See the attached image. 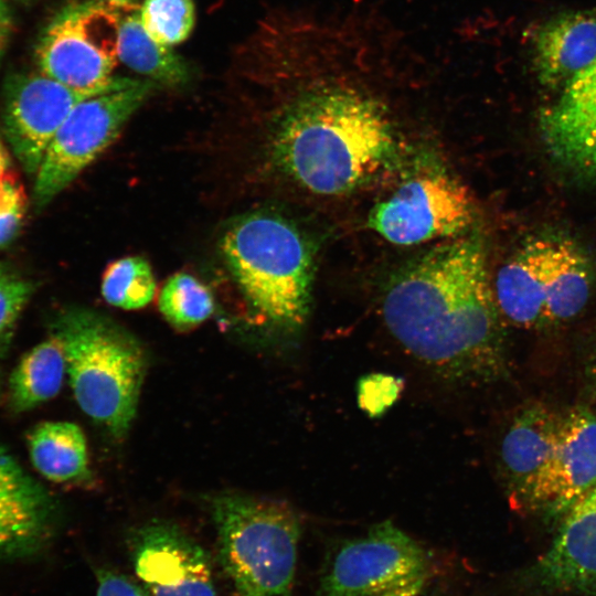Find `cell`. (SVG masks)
Segmentation results:
<instances>
[{
    "label": "cell",
    "instance_id": "6da1fadb",
    "mask_svg": "<svg viewBox=\"0 0 596 596\" xmlns=\"http://www.w3.org/2000/svg\"><path fill=\"white\" fill-rule=\"evenodd\" d=\"M382 311L402 347L446 382L478 386L508 371L502 315L476 237L447 242L404 265L385 289Z\"/></svg>",
    "mask_w": 596,
    "mask_h": 596
},
{
    "label": "cell",
    "instance_id": "7a4b0ae2",
    "mask_svg": "<svg viewBox=\"0 0 596 596\" xmlns=\"http://www.w3.org/2000/svg\"><path fill=\"white\" fill-rule=\"evenodd\" d=\"M221 249L244 297L266 321L287 329L304 323L312 253L292 223L273 213L245 215L226 230Z\"/></svg>",
    "mask_w": 596,
    "mask_h": 596
},
{
    "label": "cell",
    "instance_id": "3957f363",
    "mask_svg": "<svg viewBox=\"0 0 596 596\" xmlns=\"http://www.w3.org/2000/svg\"><path fill=\"white\" fill-rule=\"evenodd\" d=\"M66 371L82 411L113 437L124 438L136 415L146 373L138 340L97 313L76 310L57 320Z\"/></svg>",
    "mask_w": 596,
    "mask_h": 596
},
{
    "label": "cell",
    "instance_id": "277c9868",
    "mask_svg": "<svg viewBox=\"0 0 596 596\" xmlns=\"http://www.w3.org/2000/svg\"><path fill=\"white\" fill-rule=\"evenodd\" d=\"M220 562L240 596H287L300 539V522L285 503L242 494L211 501Z\"/></svg>",
    "mask_w": 596,
    "mask_h": 596
},
{
    "label": "cell",
    "instance_id": "5b68a950",
    "mask_svg": "<svg viewBox=\"0 0 596 596\" xmlns=\"http://www.w3.org/2000/svg\"><path fill=\"white\" fill-rule=\"evenodd\" d=\"M590 264L572 241L541 237L526 242L499 269L493 291L512 324L544 329L575 318L588 302Z\"/></svg>",
    "mask_w": 596,
    "mask_h": 596
},
{
    "label": "cell",
    "instance_id": "8992f818",
    "mask_svg": "<svg viewBox=\"0 0 596 596\" xmlns=\"http://www.w3.org/2000/svg\"><path fill=\"white\" fill-rule=\"evenodd\" d=\"M155 85L149 79L116 78L108 89L86 97L72 109L36 171L38 207L50 203L117 138Z\"/></svg>",
    "mask_w": 596,
    "mask_h": 596
},
{
    "label": "cell",
    "instance_id": "52a82bcc",
    "mask_svg": "<svg viewBox=\"0 0 596 596\" xmlns=\"http://www.w3.org/2000/svg\"><path fill=\"white\" fill-rule=\"evenodd\" d=\"M433 574L428 552L385 521L339 549L316 596H417Z\"/></svg>",
    "mask_w": 596,
    "mask_h": 596
},
{
    "label": "cell",
    "instance_id": "ba28073f",
    "mask_svg": "<svg viewBox=\"0 0 596 596\" xmlns=\"http://www.w3.org/2000/svg\"><path fill=\"white\" fill-rule=\"evenodd\" d=\"M120 14L102 1H86L63 10L43 34L38 60L42 73L65 86L98 94L115 82Z\"/></svg>",
    "mask_w": 596,
    "mask_h": 596
},
{
    "label": "cell",
    "instance_id": "9c48e42d",
    "mask_svg": "<svg viewBox=\"0 0 596 596\" xmlns=\"http://www.w3.org/2000/svg\"><path fill=\"white\" fill-rule=\"evenodd\" d=\"M466 188L444 171H422L370 212L369 226L396 245L459 235L472 221Z\"/></svg>",
    "mask_w": 596,
    "mask_h": 596
},
{
    "label": "cell",
    "instance_id": "30bf717a",
    "mask_svg": "<svg viewBox=\"0 0 596 596\" xmlns=\"http://www.w3.org/2000/svg\"><path fill=\"white\" fill-rule=\"evenodd\" d=\"M129 550L149 596H216L207 554L178 525L146 522L130 535Z\"/></svg>",
    "mask_w": 596,
    "mask_h": 596
},
{
    "label": "cell",
    "instance_id": "8fae6325",
    "mask_svg": "<svg viewBox=\"0 0 596 596\" xmlns=\"http://www.w3.org/2000/svg\"><path fill=\"white\" fill-rule=\"evenodd\" d=\"M92 95L95 94L70 88L43 73L12 81L7 93L6 134L28 172L36 173L49 145L72 109Z\"/></svg>",
    "mask_w": 596,
    "mask_h": 596
},
{
    "label": "cell",
    "instance_id": "7c38bea8",
    "mask_svg": "<svg viewBox=\"0 0 596 596\" xmlns=\"http://www.w3.org/2000/svg\"><path fill=\"white\" fill-rule=\"evenodd\" d=\"M596 487V413L584 406L563 412L554 454L540 476L525 511L560 520Z\"/></svg>",
    "mask_w": 596,
    "mask_h": 596
},
{
    "label": "cell",
    "instance_id": "4fadbf2b",
    "mask_svg": "<svg viewBox=\"0 0 596 596\" xmlns=\"http://www.w3.org/2000/svg\"><path fill=\"white\" fill-rule=\"evenodd\" d=\"M525 583L544 593L596 596V487L558 520L550 547L526 570Z\"/></svg>",
    "mask_w": 596,
    "mask_h": 596
},
{
    "label": "cell",
    "instance_id": "5bb4252c",
    "mask_svg": "<svg viewBox=\"0 0 596 596\" xmlns=\"http://www.w3.org/2000/svg\"><path fill=\"white\" fill-rule=\"evenodd\" d=\"M56 504L0 444V560L39 554L52 539Z\"/></svg>",
    "mask_w": 596,
    "mask_h": 596
},
{
    "label": "cell",
    "instance_id": "9a60e30c",
    "mask_svg": "<svg viewBox=\"0 0 596 596\" xmlns=\"http://www.w3.org/2000/svg\"><path fill=\"white\" fill-rule=\"evenodd\" d=\"M541 127L554 159L576 174H596V60L563 86Z\"/></svg>",
    "mask_w": 596,
    "mask_h": 596
},
{
    "label": "cell",
    "instance_id": "2e32d148",
    "mask_svg": "<svg viewBox=\"0 0 596 596\" xmlns=\"http://www.w3.org/2000/svg\"><path fill=\"white\" fill-rule=\"evenodd\" d=\"M563 413L543 403L523 406L500 446V469L511 503L526 510L532 491L556 448Z\"/></svg>",
    "mask_w": 596,
    "mask_h": 596
},
{
    "label": "cell",
    "instance_id": "e0dca14e",
    "mask_svg": "<svg viewBox=\"0 0 596 596\" xmlns=\"http://www.w3.org/2000/svg\"><path fill=\"white\" fill-rule=\"evenodd\" d=\"M596 60V11L562 13L546 21L534 39V68L540 83L564 86Z\"/></svg>",
    "mask_w": 596,
    "mask_h": 596
},
{
    "label": "cell",
    "instance_id": "ac0fdd59",
    "mask_svg": "<svg viewBox=\"0 0 596 596\" xmlns=\"http://www.w3.org/2000/svg\"><path fill=\"white\" fill-rule=\"evenodd\" d=\"M29 450L36 470L54 482L91 479L86 439L74 423L40 424L29 437Z\"/></svg>",
    "mask_w": 596,
    "mask_h": 596
},
{
    "label": "cell",
    "instance_id": "d6986e66",
    "mask_svg": "<svg viewBox=\"0 0 596 596\" xmlns=\"http://www.w3.org/2000/svg\"><path fill=\"white\" fill-rule=\"evenodd\" d=\"M66 361L60 339L52 334L23 355L9 380L10 401L18 412L54 397L63 383Z\"/></svg>",
    "mask_w": 596,
    "mask_h": 596
},
{
    "label": "cell",
    "instance_id": "ffe728a7",
    "mask_svg": "<svg viewBox=\"0 0 596 596\" xmlns=\"http://www.w3.org/2000/svg\"><path fill=\"white\" fill-rule=\"evenodd\" d=\"M120 17L118 58L149 81L180 85L189 79L187 64L146 31L137 8Z\"/></svg>",
    "mask_w": 596,
    "mask_h": 596
},
{
    "label": "cell",
    "instance_id": "44dd1931",
    "mask_svg": "<svg viewBox=\"0 0 596 596\" xmlns=\"http://www.w3.org/2000/svg\"><path fill=\"white\" fill-rule=\"evenodd\" d=\"M209 288L194 276L178 273L164 284L159 295V309L175 328L188 329L206 320L214 311Z\"/></svg>",
    "mask_w": 596,
    "mask_h": 596
},
{
    "label": "cell",
    "instance_id": "7402d4cb",
    "mask_svg": "<svg viewBox=\"0 0 596 596\" xmlns=\"http://www.w3.org/2000/svg\"><path fill=\"white\" fill-rule=\"evenodd\" d=\"M156 281L150 265L139 256L111 263L104 273L102 294L105 300L121 309H140L153 298Z\"/></svg>",
    "mask_w": 596,
    "mask_h": 596
},
{
    "label": "cell",
    "instance_id": "603a6c76",
    "mask_svg": "<svg viewBox=\"0 0 596 596\" xmlns=\"http://www.w3.org/2000/svg\"><path fill=\"white\" fill-rule=\"evenodd\" d=\"M139 15L151 38L171 46L190 35L194 26L195 9L192 0H145Z\"/></svg>",
    "mask_w": 596,
    "mask_h": 596
},
{
    "label": "cell",
    "instance_id": "cb8c5ba5",
    "mask_svg": "<svg viewBox=\"0 0 596 596\" xmlns=\"http://www.w3.org/2000/svg\"><path fill=\"white\" fill-rule=\"evenodd\" d=\"M26 209V195L19 178L11 171L0 177V247L19 231Z\"/></svg>",
    "mask_w": 596,
    "mask_h": 596
},
{
    "label": "cell",
    "instance_id": "d4e9b609",
    "mask_svg": "<svg viewBox=\"0 0 596 596\" xmlns=\"http://www.w3.org/2000/svg\"><path fill=\"white\" fill-rule=\"evenodd\" d=\"M402 387V380L393 375H365L358 382V404L369 416L377 417L395 403Z\"/></svg>",
    "mask_w": 596,
    "mask_h": 596
},
{
    "label": "cell",
    "instance_id": "484cf974",
    "mask_svg": "<svg viewBox=\"0 0 596 596\" xmlns=\"http://www.w3.org/2000/svg\"><path fill=\"white\" fill-rule=\"evenodd\" d=\"M31 295V284L6 272L0 275V360L10 330Z\"/></svg>",
    "mask_w": 596,
    "mask_h": 596
},
{
    "label": "cell",
    "instance_id": "4316f807",
    "mask_svg": "<svg viewBox=\"0 0 596 596\" xmlns=\"http://www.w3.org/2000/svg\"><path fill=\"white\" fill-rule=\"evenodd\" d=\"M96 576V596H149L142 586L114 571L102 568Z\"/></svg>",
    "mask_w": 596,
    "mask_h": 596
},
{
    "label": "cell",
    "instance_id": "83f0119b",
    "mask_svg": "<svg viewBox=\"0 0 596 596\" xmlns=\"http://www.w3.org/2000/svg\"><path fill=\"white\" fill-rule=\"evenodd\" d=\"M585 362V372L588 386L596 404V342L593 344L589 352L587 353ZM594 412L596 413V411Z\"/></svg>",
    "mask_w": 596,
    "mask_h": 596
},
{
    "label": "cell",
    "instance_id": "f1b7e54d",
    "mask_svg": "<svg viewBox=\"0 0 596 596\" xmlns=\"http://www.w3.org/2000/svg\"><path fill=\"white\" fill-rule=\"evenodd\" d=\"M11 29V19L7 6L0 0V56L3 52L9 32Z\"/></svg>",
    "mask_w": 596,
    "mask_h": 596
},
{
    "label": "cell",
    "instance_id": "f546056e",
    "mask_svg": "<svg viewBox=\"0 0 596 596\" xmlns=\"http://www.w3.org/2000/svg\"><path fill=\"white\" fill-rule=\"evenodd\" d=\"M109 6L121 9L124 11L132 10L136 8L134 0H106Z\"/></svg>",
    "mask_w": 596,
    "mask_h": 596
},
{
    "label": "cell",
    "instance_id": "4dcf8cb0",
    "mask_svg": "<svg viewBox=\"0 0 596 596\" xmlns=\"http://www.w3.org/2000/svg\"><path fill=\"white\" fill-rule=\"evenodd\" d=\"M9 166V157L0 145V177L7 172Z\"/></svg>",
    "mask_w": 596,
    "mask_h": 596
},
{
    "label": "cell",
    "instance_id": "1f68e13d",
    "mask_svg": "<svg viewBox=\"0 0 596 596\" xmlns=\"http://www.w3.org/2000/svg\"><path fill=\"white\" fill-rule=\"evenodd\" d=\"M7 270L4 268V266L0 265V275L4 274Z\"/></svg>",
    "mask_w": 596,
    "mask_h": 596
}]
</instances>
